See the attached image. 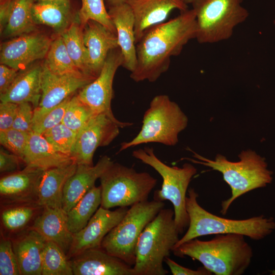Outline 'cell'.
<instances>
[{
	"mask_svg": "<svg viewBox=\"0 0 275 275\" xmlns=\"http://www.w3.org/2000/svg\"><path fill=\"white\" fill-rule=\"evenodd\" d=\"M197 24L193 9L147 30L136 43V63L130 77L136 82H154L169 69L171 58L196 39Z\"/></svg>",
	"mask_w": 275,
	"mask_h": 275,
	"instance_id": "1",
	"label": "cell"
},
{
	"mask_svg": "<svg viewBox=\"0 0 275 275\" xmlns=\"http://www.w3.org/2000/svg\"><path fill=\"white\" fill-rule=\"evenodd\" d=\"M244 237L229 233L217 234L206 241L195 238L174 248L172 252L177 257L198 260L215 275H242L253 257V249Z\"/></svg>",
	"mask_w": 275,
	"mask_h": 275,
	"instance_id": "2",
	"label": "cell"
},
{
	"mask_svg": "<svg viewBox=\"0 0 275 275\" xmlns=\"http://www.w3.org/2000/svg\"><path fill=\"white\" fill-rule=\"evenodd\" d=\"M198 197L194 188L188 190L185 206L189 225L185 234L174 248L199 237L212 234H239L254 240H259L275 229V221L272 217L260 215L247 219H232L214 215L200 206L197 201Z\"/></svg>",
	"mask_w": 275,
	"mask_h": 275,
	"instance_id": "3",
	"label": "cell"
},
{
	"mask_svg": "<svg viewBox=\"0 0 275 275\" xmlns=\"http://www.w3.org/2000/svg\"><path fill=\"white\" fill-rule=\"evenodd\" d=\"M192 158H184L193 163L210 168L221 172L224 181L231 190V197L223 201L221 213L226 215L234 201L253 190L266 186L272 180V172L267 169L264 158L254 151H242L238 155L239 160L233 162L225 156L217 154L214 160L205 158L192 151Z\"/></svg>",
	"mask_w": 275,
	"mask_h": 275,
	"instance_id": "4",
	"label": "cell"
},
{
	"mask_svg": "<svg viewBox=\"0 0 275 275\" xmlns=\"http://www.w3.org/2000/svg\"><path fill=\"white\" fill-rule=\"evenodd\" d=\"M174 211L162 208L145 227L135 248L134 275H166L163 262L179 240Z\"/></svg>",
	"mask_w": 275,
	"mask_h": 275,
	"instance_id": "5",
	"label": "cell"
},
{
	"mask_svg": "<svg viewBox=\"0 0 275 275\" xmlns=\"http://www.w3.org/2000/svg\"><path fill=\"white\" fill-rule=\"evenodd\" d=\"M142 123L136 136L121 143L119 151L149 143L174 146L178 142L179 134L187 127L188 118L177 103L161 94L151 101Z\"/></svg>",
	"mask_w": 275,
	"mask_h": 275,
	"instance_id": "6",
	"label": "cell"
},
{
	"mask_svg": "<svg viewBox=\"0 0 275 275\" xmlns=\"http://www.w3.org/2000/svg\"><path fill=\"white\" fill-rule=\"evenodd\" d=\"M132 156L153 168L161 176L162 183L160 189L155 191L153 200L163 202L168 200L173 206L174 220L180 234L188 227L189 219L186 209V193L197 169L190 163L181 167L169 166L161 161L152 148L145 147L132 152Z\"/></svg>",
	"mask_w": 275,
	"mask_h": 275,
	"instance_id": "7",
	"label": "cell"
},
{
	"mask_svg": "<svg viewBox=\"0 0 275 275\" xmlns=\"http://www.w3.org/2000/svg\"><path fill=\"white\" fill-rule=\"evenodd\" d=\"M242 1L196 0L191 5L196 15L197 41L212 44L229 39L235 28L249 15Z\"/></svg>",
	"mask_w": 275,
	"mask_h": 275,
	"instance_id": "8",
	"label": "cell"
},
{
	"mask_svg": "<svg viewBox=\"0 0 275 275\" xmlns=\"http://www.w3.org/2000/svg\"><path fill=\"white\" fill-rule=\"evenodd\" d=\"M102 207L110 209L132 205L148 200L157 179L147 172L113 163L99 178Z\"/></svg>",
	"mask_w": 275,
	"mask_h": 275,
	"instance_id": "9",
	"label": "cell"
},
{
	"mask_svg": "<svg viewBox=\"0 0 275 275\" xmlns=\"http://www.w3.org/2000/svg\"><path fill=\"white\" fill-rule=\"evenodd\" d=\"M164 207L163 202L155 200L132 205L123 219L105 236L101 246L133 266L136 245L141 233Z\"/></svg>",
	"mask_w": 275,
	"mask_h": 275,
	"instance_id": "10",
	"label": "cell"
},
{
	"mask_svg": "<svg viewBox=\"0 0 275 275\" xmlns=\"http://www.w3.org/2000/svg\"><path fill=\"white\" fill-rule=\"evenodd\" d=\"M132 125L105 113L95 114L77 133L71 156L77 164L93 166L96 149L108 145L119 134V128Z\"/></svg>",
	"mask_w": 275,
	"mask_h": 275,
	"instance_id": "11",
	"label": "cell"
},
{
	"mask_svg": "<svg viewBox=\"0 0 275 275\" xmlns=\"http://www.w3.org/2000/svg\"><path fill=\"white\" fill-rule=\"evenodd\" d=\"M123 58L119 47L109 53L99 74L81 89L79 99L95 114L105 113L115 119L111 108L113 84L115 73L122 66Z\"/></svg>",
	"mask_w": 275,
	"mask_h": 275,
	"instance_id": "12",
	"label": "cell"
},
{
	"mask_svg": "<svg viewBox=\"0 0 275 275\" xmlns=\"http://www.w3.org/2000/svg\"><path fill=\"white\" fill-rule=\"evenodd\" d=\"M51 41L43 34L30 33L6 42L0 47V62L18 71L27 69L34 62L46 57Z\"/></svg>",
	"mask_w": 275,
	"mask_h": 275,
	"instance_id": "13",
	"label": "cell"
},
{
	"mask_svg": "<svg viewBox=\"0 0 275 275\" xmlns=\"http://www.w3.org/2000/svg\"><path fill=\"white\" fill-rule=\"evenodd\" d=\"M42 94L38 106L34 109L33 119L59 104L96 77L82 72L57 74L42 65Z\"/></svg>",
	"mask_w": 275,
	"mask_h": 275,
	"instance_id": "14",
	"label": "cell"
},
{
	"mask_svg": "<svg viewBox=\"0 0 275 275\" xmlns=\"http://www.w3.org/2000/svg\"><path fill=\"white\" fill-rule=\"evenodd\" d=\"M128 208L119 207L112 211L100 206L87 225L73 234L72 242L67 254L68 259L87 250L101 246L105 236L123 219Z\"/></svg>",
	"mask_w": 275,
	"mask_h": 275,
	"instance_id": "15",
	"label": "cell"
},
{
	"mask_svg": "<svg viewBox=\"0 0 275 275\" xmlns=\"http://www.w3.org/2000/svg\"><path fill=\"white\" fill-rule=\"evenodd\" d=\"M45 170L26 165L21 170L3 175L0 179L1 205L37 203L39 183Z\"/></svg>",
	"mask_w": 275,
	"mask_h": 275,
	"instance_id": "16",
	"label": "cell"
},
{
	"mask_svg": "<svg viewBox=\"0 0 275 275\" xmlns=\"http://www.w3.org/2000/svg\"><path fill=\"white\" fill-rule=\"evenodd\" d=\"M69 261L74 275H134L132 266L101 246L87 250Z\"/></svg>",
	"mask_w": 275,
	"mask_h": 275,
	"instance_id": "17",
	"label": "cell"
},
{
	"mask_svg": "<svg viewBox=\"0 0 275 275\" xmlns=\"http://www.w3.org/2000/svg\"><path fill=\"white\" fill-rule=\"evenodd\" d=\"M82 35L87 49L89 72L96 77L109 53L119 47L117 35L104 25L93 20L83 26Z\"/></svg>",
	"mask_w": 275,
	"mask_h": 275,
	"instance_id": "18",
	"label": "cell"
},
{
	"mask_svg": "<svg viewBox=\"0 0 275 275\" xmlns=\"http://www.w3.org/2000/svg\"><path fill=\"white\" fill-rule=\"evenodd\" d=\"M124 3L134 16L136 43L147 30L164 22L173 10L188 9L181 0H124Z\"/></svg>",
	"mask_w": 275,
	"mask_h": 275,
	"instance_id": "19",
	"label": "cell"
},
{
	"mask_svg": "<svg viewBox=\"0 0 275 275\" xmlns=\"http://www.w3.org/2000/svg\"><path fill=\"white\" fill-rule=\"evenodd\" d=\"M113 163L104 155L95 165L77 164L73 174L67 181L63 190L62 209L67 213L94 186L105 171Z\"/></svg>",
	"mask_w": 275,
	"mask_h": 275,
	"instance_id": "20",
	"label": "cell"
},
{
	"mask_svg": "<svg viewBox=\"0 0 275 275\" xmlns=\"http://www.w3.org/2000/svg\"><path fill=\"white\" fill-rule=\"evenodd\" d=\"M10 238L20 274L42 275V256L46 239L31 228Z\"/></svg>",
	"mask_w": 275,
	"mask_h": 275,
	"instance_id": "21",
	"label": "cell"
},
{
	"mask_svg": "<svg viewBox=\"0 0 275 275\" xmlns=\"http://www.w3.org/2000/svg\"><path fill=\"white\" fill-rule=\"evenodd\" d=\"M108 12L115 26L118 45L123 56L122 66L131 73L134 70L136 63L133 13L125 3L110 7Z\"/></svg>",
	"mask_w": 275,
	"mask_h": 275,
	"instance_id": "22",
	"label": "cell"
},
{
	"mask_svg": "<svg viewBox=\"0 0 275 275\" xmlns=\"http://www.w3.org/2000/svg\"><path fill=\"white\" fill-rule=\"evenodd\" d=\"M36 0H6L1 5V33L5 38H14L33 32L36 24L32 7Z\"/></svg>",
	"mask_w": 275,
	"mask_h": 275,
	"instance_id": "23",
	"label": "cell"
},
{
	"mask_svg": "<svg viewBox=\"0 0 275 275\" xmlns=\"http://www.w3.org/2000/svg\"><path fill=\"white\" fill-rule=\"evenodd\" d=\"M31 228L46 240L57 243L67 255L72 242L73 234L69 229L67 213L62 208L44 207Z\"/></svg>",
	"mask_w": 275,
	"mask_h": 275,
	"instance_id": "24",
	"label": "cell"
},
{
	"mask_svg": "<svg viewBox=\"0 0 275 275\" xmlns=\"http://www.w3.org/2000/svg\"><path fill=\"white\" fill-rule=\"evenodd\" d=\"M77 166L73 161L45 170L39 183L37 203L43 207L62 208L65 185L75 172Z\"/></svg>",
	"mask_w": 275,
	"mask_h": 275,
	"instance_id": "25",
	"label": "cell"
},
{
	"mask_svg": "<svg viewBox=\"0 0 275 275\" xmlns=\"http://www.w3.org/2000/svg\"><path fill=\"white\" fill-rule=\"evenodd\" d=\"M42 65H35L19 72L14 82L4 94L1 102L16 104L28 102L34 108L40 102L42 94Z\"/></svg>",
	"mask_w": 275,
	"mask_h": 275,
	"instance_id": "26",
	"label": "cell"
},
{
	"mask_svg": "<svg viewBox=\"0 0 275 275\" xmlns=\"http://www.w3.org/2000/svg\"><path fill=\"white\" fill-rule=\"evenodd\" d=\"M25 164L47 169L75 161L70 155L57 150L42 135L31 132L23 157Z\"/></svg>",
	"mask_w": 275,
	"mask_h": 275,
	"instance_id": "27",
	"label": "cell"
},
{
	"mask_svg": "<svg viewBox=\"0 0 275 275\" xmlns=\"http://www.w3.org/2000/svg\"><path fill=\"white\" fill-rule=\"evenodd\" d=\"M1 206V232L10 238L31 228L44 208L37 202Z\"/></svg>",
	"mask_w": 275,
	"mask_h": 275,
	"instance_id": "28",
	"label": "cell"
},
{
	"mask_svg": "<svg viewBox=\"0 0 275 275\" xmlns=\"http://www.w3.org/2000/svg\"><path fill=\"white\" fill-rule=\"evenodd\" d=\"M32 13L36 25L48 26L59 35L72 23L70 2L36 1L33 6Z\"/></svg>",
	"mask_w": 275,
	"mask_h": 275,
	"instance_id": "29",
	"label": "cell"
},
{
	"mask_svg": "<svg viewBox=\"0 0 275 275\" xmlns=\"http://www.w3.org/2000/svg\"><path fill=\"white\" fill-rule=\"evenodd\" d=\"M101 203V187L95 185L67 212L70 231L74 234L83 229L99 208Z\"/></svg>",
	"mask_w": 275,
	"mask_h": 275,
	"instance_id": "30",
	"label": "cell"
},
{
	"mask_svg": "<svg viewBox=\"0 0 275 275\" xmlns=\"http://www.w3.org/2000/svg\"><path fill=\"white\" fill-rule=\"evenodd\" d=\"M82 28L81 25L73 22L59 35L77 68L84 74L92 76L89 72L88 52L84 42Z\"/></svg>",
	"mask_w": 275,
	"mask_h": 275,
	"instance_id": "31",
	"label": "cell"
},
{
	"mask_svg": "<svg viewBox=\"0 0 275 275\" xmlns=\"http://www.w3.org/2000/svg\"><path fill=\"white\" fill-rule=\"evenodd\" d=\"M45 58L43 64L54 74L82 72L77 68L68 54L60 35L51 41Z\"/></svg>",
	"mask_w": 275,
	"mask_h": 275,
	"instance_id": "32",
	"label": "cell"
},
{
	"mask_svg": "<svg viewBox=\"0 0 275 275\" xmlns=\"http://www.w3.org/2000/svg\"><path fill=\"white\" fill-rule=\"evenodd\" d=\"M66 254L55 242L46 240L43 256L42 275H73Z\"/></svg>",
	"mask_w": 275,
	"mask_h": 275,
	"instance_id": "33",
	"label": "cell"
},
{
	"mask_svg": "<svg viewBox=\"0 0 275 275\" xmlns=\"http://www.w3.org/2000/svg\"><path fill=\"white\" fill-rule=\"evenodd\" d=\"M81 7L77 14L82 27L89 21L98 22L116 34L115 26L107 11L104 0H81Z\"/></svg>",
	"mask_w": 275,
	"mask_h": 275,
	"instance_id": "34",
	"label": "cell"
},
{
	"mask_svg": "<svg viewBox=\"0 0 275 275\" xmlns=\"http://www.w3.org/2000/svg\"><path fill=\"white\" fill-rule=\"evenodd\" d=\"M95 114L77 94L71 97L62 123L78 133Z\"/></svg>",
	"mask_w": 275,
	"mask_h": 275,
	"instance_id": "35",
	"label": "cell"
},
{
	"mask_svg": "<svg viewBox=\"0 0 275 275\" xmlns=\"http://www.w3.org/2000/svg\"><path fill=\"white\" fill-rule=\"evenodd\" d=\"M77 132L61 123L42 135L58 151L71 156Z\"/></svg>",
	"mask_w": 275,
	"mask_h": 275,
	"instance_id": "36",
	"label": "cell"
},
{
	"mask_svg": "<svg viewBox=\"0 0 275 275\" xmlns=\"http://www.w3.org/2000/svg\"><path fill=\"white\" fill-rule=\"evenodd\" d=\"M71 97H68L41 116L33 119V131L42 135L47 130L62 123Z\"/></svg>",
	"mask_w": 275,
	"mask_h": 275,
	"instance_id": "37",
	"label": "cell"
},
{
	"mask_svg": "<svg viewBox=\"0 0 275 275\" xmlns=\"http://www.w3.org/2000/svg\"><path fill=\"white\" fill-rule=\"evenodd\" d=\"M0 274L20 275L11 239L1 232Z\"/></svg>",
	"mask_w": 275,
	"mask_h": 275,
	"instance_id": "38",
	"label": "cell"
},
{
	"mask_svg": "<svg viewBox=\"0 0 275 275\" xmlns=\"http://www.w3.org/2000/svg\"><path fill=\"white\" fill-rule=\"evenodd\" d=\"M30 133L12 127L0 130V143L11 153L18 155L22 159Z\"/></svg>",
	"mask_w": 275,
	"mask_h": 275,
	"instance_id": "39",
	"label": "cell"
},
{
	"mask_svg": "<svg viewBox=\"0 0 275 275\" xmlns=\"http://www.w3.org/2000/svg\"><path fill=\"white\" fill-rule=\"evenodd\" d=\"M34 109L30 103L19 104L12 128L27 133L32 132Z\"/></svg>",
	"mask_w": 275,
	"mask_h": 275,
	"instance_id": "40",
	"label": "cell"
},
{
	"mask_svg": "<svg viewBox=\"0 0 275 275\" xmlns=\"http://www.w3.org/2000/svg\"><path fill=\"white\" fill-rule=\"evenodd\" d=\"M22 163H24L19 156L12 153H9L1 149L0 172L1 174L5 175L19 171Z\"/></svg>",
	"mask_w": 275,
	"mask_h": 275,
	"instance_id": "41",
	"label": "cell"
},
{
	"mask_svg": "<svg viewBox=\"0 0 275 275\" xmlns=\"http://www.w3.org/2000/svg\"><path fill=\"white\" fill-rule=\"evenodd\" d=\"M18 104L9 102L0 103V130L12 127L16 117Z\"/></svg>",
	"mask_w": 275,
	"mask_h": 275,
	"instance_id": "42",
	"label": "cell"
},
{
	"mask_svg": "<svg viewBox=\"0 0 275 275\" xmlns=\"http://www.w3.org/2000/svg\"><path fill=\"white\" fill-rule=\"evenodd\" d=\"M165 263L169 267L173 275H212L213 273L205 268L201 267L196 270L181 266L169 257L164 259Z\"/></svg>",
	"mask_w": 275,
	"mask_h": 275,
	"instance_id": "43",
	"label": "cell"
},
{
	"mask_svg": "<svg viewBox=\"0 0 275 275\" xmlns=\"http://www.w3.org/2000/svg\"><path fill=\"white\" fill-rule=\"evenodd\" d=\"M19 71L5 64L0 65V95L5 93L14 82Z\"/></svg>",
	"mask_w": 275,
	"mask_h": 275,
	"instance_id": "44",
	"label": "cell"
},
{
	"mask_svg": "<svg viewBox=\"0 0 275 275\" xmlns=\"http://www.w3.org/2000/svg\"><path fill=\"white\" fill-rule=\"evenodd\" d=\"M109 8L124 3V0H105Z\"/></svg>",
	"mask_w": 275,
	"mask_h": 275,
	"instance_id": "45",
	"label": "cell"
},
{
	"mask_svg": "<svg viewBox=\"0 0 275 275\" xmlns=\"http://www.w3.org/2000/svg\"><path fill=\"white\" fill-rule=\"evenodd\" d=\"M183 3L186 5L192 4L196 0H181Z\"/></svg>",
	"mask_w": 275,
	"mask_h": 275,
	"instance_id": "46",
	"label": "cell"
},
{
	"mask_svg": "<svg viewBox=\"0 0 275 275\" xmlns=\"http://www.w3.org/2000/svg\"><path fill=\"white\" fill-rule=\"evenodd\" d=\"M39 1H45V0H36L35 2ZM48 1H53L60 2H70V0H48Z\"/></svg>",
	"mask_w": 275,
	"mask_h": 275,
	"instance_id": "47",
	"label": "cell"
},
{
	"mask_svg": "<svg viewBox=\"0 0 275 275\" xmlns=\"http://www.w3.org/2000/svg\"><path fill=\"white\" fill-rule=\"evenodd\" d=\"M271 274H272V275H275V270H273V271H271Z\"/></svg>",
	"mask_w": 275,
	"mask_h": 275,
	"instance_id": "48",
	"label": "cell"
}]
</instances>
